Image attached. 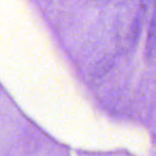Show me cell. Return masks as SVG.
I'll use <instances>...</instances> for the list:
<instances>
[{"instance_id":"obj_3","label":"cell","mask_w":156,"mask_h":156,"mask_svg":"<svg viewBox=\"0 0 156 156\" xmlns=\"http://www.w3.org/2000/svg\"><path fill=\"white\" fill-rule=\"evenodd\" d=\"M94 2V4L98 5H105L107 3H109L111 0H92Z\"/></svg>"},{"instance_id":"obj_1","label":"cell","mask_w":156,"mask_h":156,"mask_svg":"<svg viewBox=\"0 0 156 156\" xmlns=\"http://www.w3.org/2000/svg\"><path fill=\"white\" fill-rule=\"evenodd\" d=\"M156 54V12L153 15L147 32V39L145 42L144 56L145 59L151 60Z\"/></svg>"},{"instance_id":"obj_2","label":"cell","mask_w":156,"mask_h":156,"mask_svg":"<svg viewBox=\"0 0 156 156\" xmlns=\"http://www.w3.org/2000/svg\"><path fill=\"white\" fill-rule=\"evenodd\" d=\"M142 27H143V15L142 13H139L137 16L135 17L132 28H131V39L133 41V44L135 45L138 37H140L141 31H142Z\"/></svg>"}]
</instances>
